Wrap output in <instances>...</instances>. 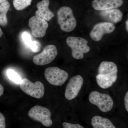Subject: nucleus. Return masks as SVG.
<instances>
[{"label": "nucleus", "instance_id": "1", "mask_svg": "<svg viewBox=\"0 0 128 128\" xmlns=\"http://www.w3.org/2000/svg\"><path fill=\"white\" fill-rule=\"evenodd\" d=\"M118 68L114 62L103 61L101 62L96 76L98 86L102 89H107L112 86L118 79Z\"/></svg>", "mask_w": 128, "mask_h": 128}, {"label": "nucleus", "instance_id": "2", "mask_svg": "<svg viewBox=\"0 0 128 128\" xmlns=\"http://www.w3.org/2000/svg\"><path fill=\"white\" fill-rule=\"evenodd\" d=\"M57 14L58 23L62 31L70 32L74 29L76 21L70 8L66 6L61 7L57 12Z\"/></svg>", "mask_w": 128, "mask_h": 128}, {"label": "nucleus", "instance_id": "3", "mask_svg": "<svg viewBox=\"0 0 128 128\" xmlns=\"http://www.w3.org/2000/svg\"><path fill=\"white\" fill-rule=\"evenodd\" d=\"M66 43L72 49V55L76 60L82 59L84 54L90 50L88 45V41L84 38L80 37H69L66 38Z\"/></svg>", "mask_w": 128, "mask_h": 128}, {"label": "nucleus", "instance_id": "4", "mask_svg": "<svg viewBox=\"0 0 128 128\" xmlns=\"http://www.w3.org/2000/svg\"><path fill=\"white\" fill-rule=\"evenodd\" d=\"M89 100L91 103L97 106L101 112H110L113 107V100L108 94L93 91L89 94Z\"/></svg>", "mask_w": 128, "mask_h": 128}, {"label": "nucleus", "instance_id": "5", "mask_svg": "<svg viewBox=\"0 0 128 128\" xmlns=\"http://www.w3.org/2000/svg\"><path fill=\"white\" fill-rule=\"evenodd\" d=\"M20 86L24 92L32 97L39 99L44 95V86L40 82H32L27 78H24L21 81Z\"/></svg>", "mask_w": 128, "mask_h": 128}, {"label": "nucleus", "instance_id": "6", "mask_svg": "<svg viewBox=\"0 0 128 128\" xmlns=\"http://www.w3.org/2000/svg\"><path fill=\"white\" fill-rule=\"evenodd\" d=\"M28 115L32 119L40 122L46 127H50L52 124L51 112L47 108L36 105L29 110Z\"/></svg>", "mask_w": 128, "mask_h": 128}, {"label": "nucleus", "instance_id": "7", "mask_svg": "<svg viewBox=\"0 0 128 128\" xmlns=\"http://www.w3.org/2000/svg\"><path fill=\"white\" fill-rule=\"evenodd\" d=\"M44 76L49 83L54 86L64 84L68 80V73L57 67H50L44 71Z\"/></svg>", "mask_w": 128, "mask_h": 128}, {"label": "nucleus", "instance_id": "8", "mask_svg": "<svg viewBox=\"0 0 128 128\" xmlns=\"http://www.w3.org/2000/svg\"><path fill=\"white\" fill-rule=\"evenodd\" d=\"M58 54L55 45L50 44L45 46L40 54L35 56L33 61L35 64L44 66L50 64L54 60Z\"/></svg>", "mask_w": 128, "mask_h": 128}, {"label": "nucleus", "instance_id": "9", "mask_svg": "<svg viewBox=\"0 0 128 128\" xmlns=\"http://www.w3.org/2000/svg\"><path fill=\"white\" fill-rule=\"evenodd\" d=\"M84 83V80L82 76L77 75L72 76L66 85L65 92V97L71 100L78 96Z\"/></svg>", "mask_w": 128, "mask_h": 128}, {"label": "nucleus", "instance_id": "10", "mask_svg": "<svg viewBox=\"0 0 128 128\" xmlns=\"http://www.w3.org/2000/svg\"><path fill=\"white\" fill-rule=\"evenodd\" d=\"M32 34L37 38H42L45 36L48 27L47 21L35 16L30 18L28 22Z\"/></svg>", "mask_w": 128, "mask_h": 128}, {"label": "nucleus", "instance_id": "11", "mask_svg": "<svg viewBox=\"0 0 128 128\" xmlns=\"http://www.w3.org/2000/svg\"><path fill=\"white\" fill-rule=\"evenodd\" d=\"M115 26L113 24L109 22H102L96 24L90 33V36L92 40L99 41L103 35L114 32Z\"/></svg>", "mask_w": 128, "mask_h": 128}, {"label": "nucleus", "instance_id": "12", "mask_svg": "<svg viewBox=\"0 0 128 128\" xmlns=\"http://www.w3.org/2000/svg\"><path fill=\"white\" fill-rule=\"evenodd\" d=\"M123 3V0H93L92 6L95 10L101 11L118 8Z\"/></svg>", "mask_w": 128, "mask_h": 128}, {"label": "nucleus", "instance_id": "13", "mask_svg": "<svg viewBox=\"0 0 128 128\" xmlns=\"http://www.w3.org/2000/svg\"><path fill=\"white\" fill-rule=\"evenodd\" d=\"M49 0H42L36 5L38 10L35 12V16L46 21H50L54 16V13L49 8Z\"/></svg>", "mask_w": 128, "mask_h": 128}, {"label": "nucleus", "instance_id": "14", "mask_svg": "<svg viewBox=\"0 0 128 128\" xmlns=\"http://www.w3.org/2000/svg\"><path fill=\"white\" fill-rule=\"evenodd\" d=\"M99 15L104 20L112 24L120 22L123 17L122 12L116 8L101 11Z\"/></svg>", "mask_w": 128, "mask_h": 128}, {"label": "nucleus", "instance_id": "15", "mask_svg": "<svg viewBox=\"0 0 128 128\" xmlns=\"http://www.w3.org/2000/svg\"><path fill=\"white\" fill-rule=\"evenodd\" d=\"M91 124L94 128H116L109 119L100 116L93 117Z\"/></svg>", "mask_w": 128, "mask_h": 128}, {"label": "nucleus", "instance_id": "16", "mask_svg": "<svg viewBox=\"0 0 128 128\" xmlns=\"http://www.w3.org/2000/svg\"><path fill=\"white\" fill-rule=\"evenodd\" d=\"M10 7V4L8 1L2 2L0 5V25L2 26H5L7 24L6 14Z\"/></svg>", "mask_w": 128, "mask_h": 128}, {"label": "nucleus", "instance_id": "17", "mask_svg": "<svg viewBox=\"0 0 128 128\" xmlns=\"http://www.w3.org/2000/svg\"><path fill=\"white\" fill-rule=\"evenodd\" d=\"M32 0H13V5L18 10H22L31 5Z\"/></svg>", "mask_w": 128, "mask_h": 128}, {"label": "nucleus", "instance_id": "18", "mask_svg": "<svg viewBox=\"0 0 128 128\" xmlns=\"http://www.w3.org/2000/svg\"><path fill=\"white\" fill-rule=\"evenodd\" d=\"M8 76L10 80L17 84H20L22 78L18 73L12 70H9L7 71Z\"/></svg>", "mask_w": 128, "mask_h": 128}, {"label": "nucleus", "instance_id": "19", "mask_svg": "<svg viewBox=\"0 0 128 128\" xmlns=\"http://www.w3.org/2000/svg\"><path fill=\"white\" fill-rule=\"evenodd\" d=\"M22 38L24 43L27 46L29 47L32 42V37L30 34L27 32H24L22 34Z\"/></svg>", "mask_w": 128, "mask_h": 128}, {"label": "nucleus", "instance_id": "20", "mask_svg": "<svg viewBox=\"0 0 128 128\" xmlns=\"http://www.w3.org/2000/svg\"><path fill=\"white\" fill-rule=\"evenodd\" d=\"M29 47H30L33 52H36L40 50L41 48V44L38 41H32L30 44Z\"/></svg>", "mask_w": 128, "mask_h": 128}, {"label": "nucleus", "instance_id": "21", "mask_svg": "<svg viewBox=\"0 0 128 128\" xmlns=\"http://www.w3.org/2000/svg\"><path fill=\"white\" fill-rule=\"evenodd\" d=\"M62 126L64 128H84L78 124H71L66 122L63 123Z\"/></svg>", "mask_w": 128, "mask_h": 128}, {"label": "nucleus", "instance_id": "22", "mask_svg": "<svg viewBox=\"0 0 128 128\" xmlns=\"http://www.w3.org/2000/svg\"><path fill=\"white\" fill-rule=\"evenodd\" d=\"M0 128H6V119L4 115L0 112Z\"/></svg>", "mask_w": 128, "mask_h": 128}, {"label": "nucleus", "instance_id": "23", "mask_svg": "<svg viewBox=\"0 0 128 128\" xmlns=\"http://www.w3.org/2000/svg\"><path fill=\"white\" fill-rule=\"evenodd\" d=\"M124 104L126 110L127 112H128V92H126L125 96H124Z\"/></svg>", "mask_w": 128, "mask_h": 128}, {"label": "nucleus", "instance_id": "24", "mask_svg": "<svg viewBox=\"0 0 128 128\" xmlns=\"http://www.w3.org/2000/svg\"><path fill=\"white\" fill-rule=\"evenodd\" d=\"M4 90V88H3L2 85L0 84V97L3 94Z\"/></svg>", "mask_w": 128, "mask_h": 128}, {"label": "nucleus", "instance_id": "25", "mask_svg": "<svg viewBox=\"0 0 128 128\" xmlns=\"http://www.w3.org/2000/svg\"><path fill=\"white\" fill-rule=\"evenodd\" d=\"M126 30L127 32H128V20L126 22Z\"/></svg>", "mask_w": 128, "mask_h": 128}, {"label": "nucleus", "instance_id": "26", "mask_svg": "<svg viewBox=\"0 0 128 128\" xmlns=\"http://www.w3.org/2000/svg\"><path fill=\"white\" fill-rule=\"evenodd\" d=\"M2 32L0 28V38L2 36Z\"/></svg>", "mask_w": 128, "mask_h": 128}, {"label": "nucleus", "instance_id": "27", "mask_svg": "<svg viewBox=\"0 0 128 128\" xmlns=\"http://www.w3.org/2000/svg\"><path fill=\"white\" fill-rule=\"evenodd\" d=\"M6 0H0V4H1L2 2L6 1Z\"/></svg>", "mask_w": 128, "mask_h": 128}]
</instances>
